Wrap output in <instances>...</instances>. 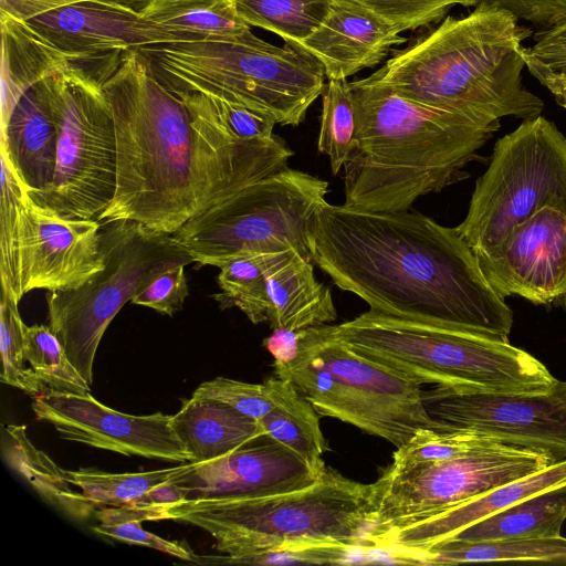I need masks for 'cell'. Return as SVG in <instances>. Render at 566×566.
Instances as JSON below:
<instances>
[{"instance_id": "obj_1", "label": "cell", "mask_w": 566, "mask_h": 566, "mask_svg": "<svg viewBox=\"0 0 566 566\" xmlns=\"http://www.w3.org/2000/svg\"><path fill=\"white\" fill-rule=\"evenodd\" d=\"M308 243L312 262L370 310L509 339L513 312L457 228L417 211L326 202Z\"/></svg>"}, {"instance_id": "obj_2", "label": "cell", "mask_w": 566, "mask_h": 566, "mask_svg": "<svg viewBox=\"0 0 566 566\" xmlns=\"http://www.w3.org/2000/svg\"><path fill=\"white\" fill-rule=\"evenodd\" d=\"M209 533L226 556H196L199 565L348 564L375 551L373 488L326 467L313 484L247 499L186 500L157 511Z\"/></svg>"}, {"instance_id": "obj_3", "label": "cell", "mask_w": 566, "mask_h": 566, "mask_svg": "<svg viewBox=\"0 0 566 566\" xmlns=\"http://www.w3.org/2000/svg\"><path fill=\"white\" fill-rule=\"evenodd\" d=\"M356 118L344 165V206L409 210L430 192L467 177L464 167L500 127L494 117L429 107L391 88L348 82Z\"/></svg>"}, {"instance_id": "obj_4", "label": "cell", "mask_w": 566, "mask_h": 566, "mask_svg": "<svg viewBox=\"0 0 566 566\" xmlns=\"http://www.w3.org/2000/svg\"><path fill=\"white\" fill-rule=\"evenodd\" d=\"M116 133V189L99 222L129 220L174 234L206 206L200 144L184 102L137 50L104 80Z\"/></svg>"}, {"instance_id": "obj_5", "label": "cell", "mask_w": 566, "mask_h": 566, "mask_svg": "<svg viewBox=\"0 0 566 566\" xmlns=\"http://www.w3.org/2000/svg\"><path fill=\"white\" fill-rule=\"evenodd\" d=\"M530 30L507 11L480 2L463 18L447 17L368 77L433 108L480 117L541 115L543 101L522 82Z\"/></svg>"}, {"instance_id": "obj_6", "label": "cell", "mask_w": 566, "mask_h": 566, "mask_svg": "<svg viewBox=\"0 0 566 566\" xmlns=\"http://www.w3.org/2000/svg\"><path fill=\"white\" fill-rule=\"evenodd\" d=\"M363 356L421 386L460 391L543 394L551 371L509 339L370 310L338 325H323Z\"/></svg>"}, {"instance_id": "obj_7", "label": "cell", "mask_w": 566, "mask_h": 566, "mask_svg": "<svg viewBox=\"0 0 566 566\" xmlns=\"http://www.w3.org/2000/svg\"><path fill=\"white\" fill-rule=\"evenodd\" d=\"M274 376L290 381L321 415L385 439L397 448L419 430H437L422 386L355 352L322 326L273 329L263 340Z\"/></svg>"}, {"instance_id": "obj_8", "label": "cell", "mask_w": 566, "mask_h": 566, "mask_svg": "<svg viewBox=\"0 0 566 566\" xmlns=\"http://www.w3.org/2000/svg\"><path fill=\"white\" fill-rule=\"evenodd\" d=\"M174 94L201 92L300 125L323 93L322 63L301 45L268 43L252 32L232 41L153 44L136 49Z\"/></svg>"}, {"instance_id": "obj_9", "label": "cell", "mask_w": 566, "mask_h": 566, "mask_svg": "<svg viewBox=\"0 0 566 566\" xmlns=\"http://www.w3.org/2000/svg\"><path fill=\"white\" fill-rule=\"evenodd\" d=\"M105 76L65 61L39 81L57 126L56 166L52 184L29 196L50 213L96 220L114 197L116 133Z\"/></svg>"}, {"instance_id": "obj_10", "label": "cell", "mask_w": 566, "mask_h": 566, "mask_svg": "<svg viewBox=\"0 0 566 566\" xmlns=\"http://www.w3.org/2000/svg\"><path fill=\"white\" fill-rule=\"evenodd\" d=\"M327 192V181L286 167L199 212L172 237L199 266L289 250L312 261L308 234Z\"/></svg>"}, {"instance_id": "obj_11", "label": "cell", "mask_w": 566, "mask_h": 566, "mask_svg": "<svg viewBox=\"0 0 566 566\" xmlns=\"http://www.w3.org/2000/svg\"><path fill=\"white\" fill-rule=\"evenodd\" d=\"M546 207L566 212V137L538 115L496 142L468 213L455 228L478 253Z\"/></svg>"}, {"instance_id": "obj_12", "label": "cell", "mask_w": 566, "mask_h": 566, "mask_svg": "<svg viewBox=\"0 0 566 566\" xmlns=\"http://www.w3.org/2000/svg\"><path fill=\"white\" fill-rule=\"evenodd\" d=\"M104 268L81 286L48 292L49 326L91 386L99 342L119 310L164 263L189 255L172 234L129 220L102 222Z\"/></svg>"}, {"instance_id": "obj_13", "label": "cell", "mask_w": 566, "mask_h": 566, "mask_svg": "<svg viewBox=\"0 0 566 566\" xmlns=\"http://www.w3.org/2000/svg\"><path fill=\"white\" fill-rule=\"evenodd\" d=\"M554 462L547 453L501 443L442 460L391 462L371 483L369 541L373 544L385 532L428 518Z\"/></svg>"}, {"instance_id": "obj_14", "label": "cell", "mask_w": 566, "mask_h": 566, "mask_svg": "<svg viewBox=\"0 0 566 566\" xmlns=\"http://www.w3.org/2000/svg\"><path fill=\"white\" fill-rule=\"evenodd\" d=\"M438 431H468L501 444L566 459V381L543 394L422 389Z\"/></svg>"}, {"instance_id": "obj_15", "label": "cell", "mask_w": 566, "mask_h": 566, "mask_svg": "<svg viewBox=\"0 0 566 566\" xmlns=\"http://www.w3.org/2000/svg\"><path fill=\"white\" fill-rule=\"evenodd\" d=\"M32 410L51 423L61 438L124 455L165 462H190L174 432L171 416L156 412L134 416L97 401L91 392L73 394L51 389L34 396Z\"/></svg>"}, {"instance_id": "obj_16", "label": "cell", "mask_w": 566, "mask_h": 566, "mask_svg": "<svg viewBox=\"0 0 566 566\" xmlns=\"http://www.w3.org/2000/svg\"><path fill=\"white\" fill-rule=\"evenodd\" d=\"M502 297L518 295L566 311V212L546 207L514 227L496 245L474 253Z\"/></svg>"}, {"instance_id": "obj_17", "label": "cell", "mask_w": 566, "mask_h": 566, "mask_svg": "<svg viewBox=\"0 0 566 566\" xmlns=\"http://www.w3.org/2000/svg\"><path fill=\"white\" fill-rule=\"evenodd\" d=\"M102 223L45 211L30 196L22 207V290H73L104 268Z\"/></svg>"}, {"instance_id": "obj_18", "label": "cell", "mask_w": 566, "mask_h": 566, "mask_svg": "<svg viewBox=\"0 0 566 566\" xmlns=\"http://www.w3.org/2000/svg\"><path fill=\"white\" fill-rule=\"evenodd\" d=\"M318 479L292 451L266 438V442L193 463L170 482L182 489L186 500H199L274 495L306 488Z\"/></svg>"}, {"instance_id": "obj_19", "label": "cell", "mask_w": 566, "mask_h": 566, "mask_svg": "<svg viewBox=\"0 0 566 566\" xmlns=\"http://www.w3.org/2000/svg\"><path fill=\"white\" fill-rule=\"evenodd\" d=\"M21 18L72 63L87 66L158 43L156 30L143 17L85 2Z\"/></svg>"}, {"instance_id": "obj_20", "label": "cell", "mask_w": 566, "mask_h": 566, "mask_svg": "<svg viewBox=\"0 0 566 566\" xmlns=\"http://www.w3.org/2000/svg\"><path fill=\"white\" fill-rule=\"evenodd\" d=\"M564 483H566V459L491 489L428 518L385 532L371 542L374 548L382 552L391 563L413 564L416 556L471 524L535 493Z\"/></svg>"}, {"instance_id": "obj_21", "label": "cell", "mask_w": 566, "mask_h": 566, "mask_svg": "<svg viewBox=\"0 0 566 566\" xmlns=\"http://www.w3.org/2000/svg\"><path fill=\"white\" fill-rule=\"evenodd\" d=\"M389 22L353 0H332L323 24L301 43L323 65L328 80L347 78L379 64L407 41Z\"/></svg>"}, {"instance_id": "obj_22", "label": "cell", "mask_w": 566, "mask_h": 566, "mask_svg": "<svg viewBox=\"0 0 566 566\" xmlns=\"http://www.w3.org/2000/svg\"><path fill=\"white\" fill-rule=\"evenodd\" d=\"M56 149V122L49 98L38 82L21 96L1 127L0 151L32 195L52 184Z\"/></svg>"}, {"instance_id": "obj_23", "label": "cell", "mask_w": 566, "mask_h": 566, "mask_svg": "<svg viewBox=\"0 0 566 566\" xmlns=\"http://www.w3.org/2000/svg\"><path fill=\"white\" fill-rule=\"evenodd\" d=\"M336 318L332 291L317 281L312 261L295 252L268 273L261 323L272 329L296 332Z\"/></svg>"}, {"instance_id": "obj_24", "label": "cell", "mask_w": 566, "mask_h": 566, "mask_svg": "<svg viewBox=\"0 0 566 566\" xmlns=\"http://www.w3.org/2000/svg\"><path fill=\"white\" fill-rule=\"evenodd\" d=\"M170 424L193 463L223 457L264 438L259 421L221 401L195 396L182 401Z\"/></svg>"}, {"instance_id": "obj_25", "label": "cell", "mask_w": 566, "mask_h": 566, "mask_svg": "<svg viewBox=\"0 0 566 566\" xmlns=\"http://www.w3.org/2000/svg\"><path fill=\"white\" fill-rule=\"evenodd\" d=\"M0 9L2 127L21 96L55 66L70 60L23 18Z\"/></svg>"}, {"instance_id": "obj_26", "label": "cell", "mask_w": 566, "mask_h": 566, "mask_svg": "<svg viewBox=\"0 0 566 566\" xmlns=\"http://www.w3.org/2000/svg\"><path fill=\"white\" fill-rule=\"evenodd\" d=\"M138 15L155 28L157 44L232 41L251 33L230 0H171L150 6Z\"/></svg>"}, {"instance_id": "obj_27", "label": "cell", "mask_w": 566, "mask_h": 566, "mask_svg": "<svg viewBox=\"0 0 566 566\" xmlns=\"http://www.w3.org/2000/svg\"><path fill=\"white\" fill-rule=\"evenodd\" d=\"M565 520L566 483L525 497L450 538L491 541L557 537Z\"/></svg>"}, {"instance_id": "obj_28", "label": "cell", "mask_w": 566, "mask_h": 566, "mask_svg": "<svg viewBox=\"0 0 566 566\" xmlns=\"http://www.w3.org/2000/svg\"><path fill=\"white\" fill-rule=\"evenodd\" d=\"M566 563V537L464 541L449 538L415 557L418 565H455L480 562Z\"/></svg>"}, {"instance_id": "obj_29", "label": "cell", "mask_w": 566, "mask_h": 566, "mask_svg": "<svg viewBox=\"0 0 566 566\" xmlns=\"http://www.w3.org/2000/svg\"><path fill=\"white\" fill-rule=\"evenodd\" d=\"M319 413L297 390L259 420L264 438L274 440L298 457L319 478L326 469L329 447L319 423Z\"/></svg>"}, {"instance_id": "obj_30", "label": "cell", "mask_w": 566, "mask_h": 566, "mask_svg": "<svg viewBox=\"0 0 566 566\" xmlns=\"http://www.w3.org/2000/svg\"><path fill=\"white\" fill-rule=\"evenodd\" d=\"M250 27L272 31L285 42L301 43L327 18L332 0H230Z\"/></svg>"}, {"instance_id": "obj_31", "label": "cell", "mask_w": 566, "mask_h": 566, "mask_svg": "<svg viewBox=\"0 0 566 566\" xmlns=\"http://www.w3.org/2000/svg\"><path fill=\"white\" fill-rule=\"evenodd\" d=\"M193 462L137 473H109L94 468L65 471L70 484L78 486L95 507L126 506L151 489L189 471Z\"/></svg>"}, {"instance_id": "obj_32", "label": "cell", "mask_w": 566, "mask_h": 566, "mask_svg": "<svg viewBox=\"0 0 566 566\" xmlns=\"http://www.w3.org/2000/svg\"><path fill=\"white\" fill-rule=\"evenodd\" d=\"M0 275L2 294L20 302L24 295L21 275L22 207L28 189L0 151Z\"/></svg>"}, {"instance_id": "obj_33", "label": "cell", "mask_w": 566, "mask_h": 566, "mask_svg": "<svg viewBox=\"0 0 566 566\" xmlns=\"http://www.w3.org/2000/svg\"><path fill=\"white\" fill-rule=\"evenodd\" d=\"M23 354L33 373L49 389L73 394L91 392V386L70 361L63 345L49 325H25Z\"/></svg>"}, {"instance_id": "obj_34", "label": "cell", "mask_w": 566, "mask_h": 566, "mask_svg": "<svg viewBox=\"0 0 566 566\" xmlns=\"http://www.w3.org/2000/svg\"><path fill=\"white\" fill-rule=\"evenodd\" d=\"M356 118L346 78L329 80L323 91L317 149L329 158L332 172L344 167L355 138Z\"/></svg>"}, {"instance_id": "obj_35", "label": "cell", "mask_w": 566, "mask_h": 566, "mask_svg": "<svg viewBox=\"0 0 566 566\" xmlns=\"http://www.w3.org/2000/svg\"><path fill=\"white\" fill-rule=\"evenodd\" d=\"M294 386L276 376L262 384H250L226 377L202 382L192 394L195 397L221 401L240 413L259 421L293 392Z\"/></svg>"}, {"instance_id": "obj_36", "label": "cell", "mask_w": 566, "mask_h": 566, "mask_svg": "<svg viewBox=\"0 0 566 566\" xmlns=\"http://www.w3.org/2000/svg\"><path fill=\"white\" fill-rule=\"evenodd\" d=\"M15 300L2 294L0 304V350L2 358L1 381L31 396H36L48 387L24 363V328Z\"/></svg>"}, {"instance_id": "obj_37", "label": "cell", "mask_w": 566, "mask_h": 566, "mask_svg": "<svg viewBox=\"0 0 566 566\" xmlns=\"http://www.w3.org/2000/svg\"><path fill=\"white\" fill-rule=\"evenodd\" d=\"M95 516L101 522L93 526V531L99 535L111 537L128 544L146 546L184 560L193 562L196 556L185 543L171 542L142 527L146 521L142 510L132 506L102 507L95 511Z\"/></svg>"}, {"instance_id": "obj_38", "label": "cell", "mask_w": 566, "mask_h": 566, "mask_svg": "<svg viewBox=\"0 0 566 566\" xmlns=\"http://www.w3.org/2000/svg\"><path fill=\"white\" fill-rule=\"evenodd\" d=\"M295 252L254 253L230 261L220 268L217 280L221 292L212 297L221 308L232 307L237 300L262 289L268 273Z\"/></svg>"}, {"instance_id": "obj_39", "label": "cell", "mask_w": 566, "mask_h": 566, "mask_svg": "<svg viewBox=\"0 0 566 566\" xmlns=\"http://www.w3.org/2000/svg\"><path fill=\"white\" fill-rule=\"evenodd\" d=\"M191 262L192 258L185 255L164 263L145 280L130 302L172 316L189 294L185 266Z\"/></svg>"}, {"instance_id": "obj_40", "label": "cell", "mask_w": 566, "mask_h": 566, "mask_svg": "<svg viewBox=\"0 0 566 566\" xmlns=\"http://www.w3.org/2000/svg\"><path fill=\"white\" fill-rule=\"evenodd\" d=\"M369 9L399 32L437 23L454 6L476 7L481 0H353Z\"/></svg>"}, {"instance_id": "obj_41", "label": "cell", "mask_w": 566, "mask_h": 566, "mask_svg": "<svg viewBox=\"0 0 566 566\" xmlns=\"http://www.w3.org/2000/svg\"><path fill=\"white\" fill-rule=\"evenodd\" d=\"M524 60L528 72L556 96L566 82V22L537 32Z\"/></svg>"}, {"instance_id": "obj_42", "label": "cell", "mask_w": 566, "mask_h": 566, "mask_svg": "<svg viewBox=\"0 0 566 566\" xmlns=\"http://www.w3.org/2000/svg\"><path fill=\"white\" fill-rule=\"evenodd\" d=\"M205 94V93H203ZM226 127L243 140H266L275 137V120L266 114L206 94Z\"/></svg>"}, {"instance_id": "obj_43", "label": "cell", "mask_w": 566, "mask_h": 566, "mask_svg": "<svg viewBox=\"0 0 566 566\" xmlns=\"http://www.w3.org/2000/svg\"><path fill=\"white\" fill-rule=\"evenodd\" d=\"M510 12L517 21L548 29L566 22V0H481Z\"/></svg>"}, {"instance_id": "obj_44", "label": "cell", "mask_w": 566, "mask_h": 566, "mask_svg": "<svg viewBox=\"0 0 566 566\" xmlns=\"http://www.w3.org/2000/svg\"><path fill=\"white\" fill-rule=\"evenodd\" d=\"M171 0H1L2 9L29 17L70 3L85 2L94 6L139 14L144 9Z\"/></svg>"}, {"instance_id": "obj_45", "label": "cell", "mask_w": 566, "mask_h": 566, "mask_svg": "<svg viewBox=\"0 0 566 566\" xmlns=\"http://www.w3.org/2000/svg\"><path fill=\"white\" fill-rule=\"evenodd\" d=\"M185 500L186 497L182 489L169 481L151 489L126 506L153 510L155 514V521L158 510L178 504Z\"/></svg>"}, {"instance_id": "obj_46", "label": "cell", "mask_w": 566, "mask_h": 566, "mask_svg": "<svg viewBox=\"0 0 566 566\" xmlns=\"http://www.w3.org/2000/svg\"><path fill=\"white\" fill-rule=\"evenodd\" d=\"M558 103L566 108V82L563 84L559 93L555 96Z\"/></svg>"}]
</instances>
